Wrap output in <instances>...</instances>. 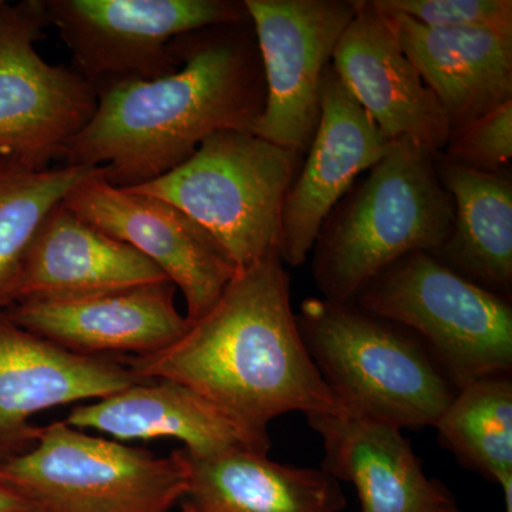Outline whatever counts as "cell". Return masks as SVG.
Returning a JSON list of instances; mask_svg holds the SVG:
<instances>
[{"label":"cell","mask_w":512,"mask_h":512,"mask_svg":"<svg viewBox=\"0 0 512 512\" xmlns=\"http://www.w3.org/2000/svg\"><path fill=\"white\" fill-rule=\"evenodd\" d=\"M322 470L353 484L362 512H461L446 484L424 473L402 430L345 414H311Z\"/></svg>","instance_id":"obj_17"},{"label":"cell","mask_w":512,"mask_h":512,"mask_svg":"<svg viewBox=\"0 0 512 512\" xmlns=\"http://www.w3.org/2000/svg\"><path fill=\"white\" fill-rule=\"evenodd\" d=\"M0 512H39L35 505L16 493L8 485L0 483Z\"/></svg>","instance_id":"obj_26"},{"label":"cell","mask_w":512,"mask_h":512,"mask_svg":"<svg viewBox=\"0 0 512 512\" xmlns=\"http://www.w3.org/2000/svg\"><path fill=\"white\" fill-rule=\"evenodd\" d=\"M302 158L251 131H220L180 167L130 190L170 202L245 269L281 256L282 210Z\"/></svg>","instance_id":"obj_5"},{"label":"cell","mask_w":512,"mask_h":512,"mask_svg":"<svg viewBox=\"0 0 512 512\" xmlns=\"http://www.w3.org/2000/svg\"><path fill=\"white\" fill-rule=\"evenodd\" d=\"M171 281L62 299H25L6 309L20 328L77 355L143 356L177 342L190 328Z\"/></svg>","instance_id":"obj_13"},{"label":"cell","mask_w":512,"mask_h":512,"mask_svg":"<svg viewBox=\"0 0 512 512\" xmlns=\"http://www.w3.org/2000/svg\"><path fill=\"white\" fill-rule=\"evenodd\" d=\"M266 86L252 133L308 153L320 119V87L340 37L355 16L352 0H245Z\"/></svg>","instance_id":"obj_10"},{"label":"cell","mask_w":512,"mask_h":512,"mask_svg":"<svg viewBox=\"0 0 512 512\" xmlns=\"http://www.w3.org/2000/svg\"><path fill=\"white\" fill-rule=\"evenodd\" d=\"M163 281L170 279L150 259L62 201L33 238L16 302L76 298Z\"/></svg>","instance_id":"obj_19"},{"label":"cell","mask_w":512,"mask_h":512,"mask_svg":"<svg viewBox=\"0 0 512 512\" xmlns=\"http://www.w3.org/2000/svg\"><path fill=\"white\" fill-rule=\"evenodd\" d=\"M119 360L143 382L184 384L256 430L291 412L343 414L303 342L279 255L239 269L173 345Z\"/></svg>","instance_id":"obj_2"},{"label":"cell","mask_w":512,"mask_h":512,"mask_svg":"<svg viewBox=\"0 0 512 512\" xmlns=\"http://www.w3.org/2000/svg\"><path fill=\"white\" fill-rule=\"evenodd\" d=\"M383 12L399 13L427 28L485 29L512 37L511 0H375Z\"/></svg>","instance_id":"obj_24"},{"label":"cell","mask_w":512,"mask_h":512,"mask_svg":"<svg viewBox=\"0 0 512 512\" xmlns=\"http://www.w3.org/2000/svg\"><path fill=\"white\" fill-rule=\"evenodd\" d=\"M441 154L468 170L507 174L512 160V100L450 138Z\"/></svg>","instance_id":"obj_25"},{"label":"cell","mask_w":512,"mask_h":512,"mask_svg":"<svg viewBox=\"0 0 512 512\" xmlns=\"http://www.w3.org/2000/svg\"><path fill=\"white\" fill-rule=\"evenodd\" d=\"M141 382L119 359L77 355L0 312V464L35 446V414Z\"/></svg>","instance_id":"obj_14"},{"label":"cell","mask_w":512,"mask_h":512,"mask_svg":"<svg viewBox=\"0 0 512 512\" xmlns=\"http://www.w3.org/2000/svg\"><path fill=\"white\" fill-rule=\"evenodd\" d=\"M94 168L39 170L0 156V312L18 301L23 265L40 225Z\"/></svg>","instance_id":"obj_23"},{"label":"cell","mask_w":512,"mask_h":512,"mask_svg":"<svg viewBox=\"0 0 512 512\" xmlns=\"http://www.w3.org/2000/svg\"><path fill=\"white\" fill-rule=\"evenodd\" d=\"M46 26V0H0V156L39 170L63 158L97 109L92 83L37 52Z\"/></svg>","instance_id":"obj_9"},{"label":"cell","mask_w":512,"mask_h":512,"mask_svg":"<svg viewBox=\"0 0 512 512\" xmlns=\"http://www.w3.org/2000/svg\"><path fill=\"white\" fill-rule=\"evenodd\" d=\"M184 450V448H183ZM188 488L183 512H340L339 481L320 468L271 460L268 453L234 450L192 457L184 450Z\"/></svg>","instance_id":"obj_20"},{"label":"cell","mask_w":512,"mask_h":512,"mask_svg":"<svg viewBox=\"0 0 512 512\" xmlns=\"http://www.w3.org/2000/svg\"><path fill=\"white\" fill-rule=\"evenodd\" d=\"M73 57L74 72L96 86L106 80H156L177 72L175 37L215 25L248 22L235 0H46Z\"/></svg>","instance_id":"obj_8"},{"label":"cell","mask_w":512,"mask_h":512,"mask_svg":"<svg viewBox=\"0 0 512 512\" xmlns=\"http://www.w3.org/2000/svg\"><path fill=\"white\" fill-rule=\"evenodd\" d=\"M355 16L340 37L332 66L346 89L390 140L407 138L434 153L450 141L446 114L403 52L375 0H353Z\"/></svg>","instance_id":"obj_15"},{"label":"cell","mask_w":512,"mask_h":512,"mask_svg":"<svg viewBox=\"0 0 512 512\" xmlns=\"http://www.w3.org/2000/svg\"><path fill=\"white\" fill-rule=\"evenodd\" d=\"M64 423L96 430L114 440L174 439L192 457L220 456L234 450L268 453V431L256 430L211 400L173 380L136 383L127 389L80 404Z\"/></svg>","instance_id":"obj_16"},{"label":"cell","mask_w":512,"mask_h":512,"mask_svg":"<svg viewBox=\"0 0 512 512\" xmlns=\"http://www.w3.org/2000/svg\"><path fill=\"white\" fill-rule=\"evenodd\" d=\"M0 483L39 512H168L187 494L188 466L184 450L157 457L62 420L37 427L35 446L0 464Z\"/></svg>","instance_id":"obj_7"},{"label":"cell","mask_w":512,"mask_h":512,"mask_svg":"<svg viewBox=\"0 0 512 512\" xmlns=\"http://www.w3.org/2000/svg\"><path fill=\"white\" fill-rule=\"evenodd\" d=\"M63 202L156 264L183 293L190 323L210 311L239 271L220 242L198 222L170 202L114 187L103 167L86 175Z\"/></svg>","instance_id":"obj_11"},{"label":"cell","mask_w":512,"mask_h":512,"mask_svg":"<svg viewBox=\"0 0 512 512\" xmlns=\"http://www.w3.org/2000/svg\"><path fill=\"white\" fill-rule=\"evenodd\" d=\"M393 141L326 67L320 87V119L302 168L282 210L281 259L291 266L308 259L323 222L357 178L379 163Z\"/></svg>","instance_id":"obj_12"},{"label":"cell","mask_w":512,"mask_h":512,"mask_svg":"<svg viewBox=\"0 0 512 512\" xmlns=\"http://www.w3.org/2000/svg\"><path fill=\"white\" fill-rule=\"evenodd\" d=\"M383 13L446 114L450 138L512 100V37L485 29L427 28L399 13Z\"/></svg>","instance_id":"obj_18"},{"label":"cell","mask_w":512,"mask_h":512,"mask_svg":"<svg viewBox=\"0 0 512 512\" xmlns=\"http://www.w3.org/2000/svg\"><path fill=\"white\" fill-rule=\"evenodd\" d=\"M439 153L407 138L350 188L320 228L313 278L323 298L353 302L387 266L412 252L443 247L454 202L439 173Z\"/></svg>","instance_id":"obj_3"},{"label":"cell","mask_w":512,"mask_h":512,"mask_svg":"<svg viewBox=\"0 0 512 512\" xmlns=\"http://www.w3.org/2000/svg\"><path fill=\"white\" fill-rule=\"evenodd\" d=\"M177 72L97 83L96 113L67 144L64 165L103 167L119 188L180 167L220 131L254 130L266 86L251 20L207 26L171 42Z\"/></svg>","instance_id":"obj_1"},{"label":"cell","mask_w":512,"mask_h":512,"mask_svg":"<svg viewBox=\"0 0 512 512\" xmlns=\"http://www.w3.org/2000/svg\"><path fill=\"white\" fill-rule=\"evenodd\" d=\"M437 173L454 202L450 237L434 252L448 268L497 295L512 288V183L437 156Z\"/></svg>","instance_id":"obj_21"},{"label":"cell","mask_w":512,"mask_h":512,"mask_svg":"<svg viewBox=\"0 0 512 512\" xmlns=\"http://www.w3.org/2000/svg\"><path fill=\"white\" fill-rule=\"evenodd\" d=\"M434 429L460 464L500 485L512 512V380L488 376L457 390Z\"/></svg>","instance_id":"obj_22"},{"label":"cell","mask_w":512,"mask_h":512,"mask_svg":"<svg viewBox=\"0 0 512 512\" xmlns=\"http://www.w3.org/2000/svg\"><path fill=\"white\" fill-rule=\"evenodd\" d=\"M299 330L345 416L434 427L457 389L414 333L353 302L308 298Z\"/></svg>","instance_id":"obj_4"},{"label":"cell","mask_w":512,"mask_h":512,"mask_svg":"<svg viewBox=\"0 0 512 512\" xmlns=\"http://www.w3.org/2000/svg\"><path fill=\"white\" fill-rule=\"evenodd\" d=\"M353 303L414 333L457 390L484 377L511 375L510 299L429 252H412L387 266Z\"/></svg>","instance_id":"obj_6"}]
</instances>
